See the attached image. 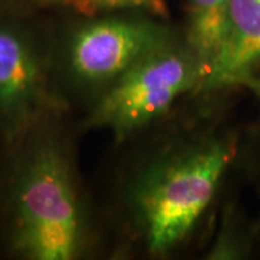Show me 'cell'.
<instances>
[{"instance_id":"obj_3","label":"cell","mask_w":260,"mask_h":260,"mask_svg":"<svg viewBox=\"0 0 260 260\" xmlns=\"http://www.w3.org/2000/svg\"><path fill=\"white\" fill-rule=\"evenodd\" d=\"M198 73L186 54L158 50L115 80L94 107L89 125L106 128L123 139L161 115L197 82Z\"/></svg>"},{"instance_id":"obj_7","label":"cell","mask_w":260,"mask_h":260,"mask_svg":"<svg viewBox=\"0 0 260 260\" xmlns=\"http://www.w3.org/2000/svg\"><path fill=\"white\" fill-rule=\"evenodd\" d=\"M190 6L191 45L201 59L210 63L225 38L230 0H190Z\"/></svg>"},{"instance_id":"obj_1","label":"cell","mask_w":260,"mask_h":260,"mask_svg":"<svg viewBox=\"0 0 260 260\" xmlns=\"http://www.w3.org/2000/svg\"><path fill=\"white\" fill-rule=\"evenodd\" d=\"M15 245L34 260H69L81 245L82 219L70 168L52 145L39 147L16 184Z\"/></svg>"},{"instance_id":"obj_5","label":"cell","mask_w":260,"mask_h":260,"mask_svg":"<svg viewBox=\"0 0 260 260\" xmlns=\"http://www.w3.org/2000/svg\"><path fill=\"white\" fill-rule=\"evenodd\" d=\"M40 96V71L18 32L0 25V113L12 129L27 124Z\"/></svg>"},{"instance_id":"obj_2","label":"cell","mask_w":260,"mask_h":260,"mask_svg":"<svg viewBox=\"0 0 260 260\" xmlns=\"http://www.w3.org/2000/svg\"><path fill=\"white\" fill-rule=\"evenodd\" d=\"M229 153L220 145L183 155L146 175L135 205L151 252H167L184 239L212 200Z\"/></svg>"},{"instance_id":"obj_8","label":"cell","mask_w":260,"mask_h":260,"mask_svg":"<svg viewBox=\"0 0 260 260\" xmlns=\"http://www.w3.org/2000/svg\"><path fill=\"white\" fill-rule=\"evenodd\" d=\"M151 2L152 0H73L74 5L83 12L138 8L147 5Z\"/></svg>"},{"instance_id":"obj_6","label":"cell","mask_w":260,"mask_h":260,"mask_svg":"<svg viewBox=\"0 0 260 260\" xmlns=\"http://www.w3.org/2000/svg\"><path fill=\"white\" fill-rule=\"evenodd\" d=\"M260 59V0H230L225 38L209 63L205 84L219 87L240 80Z\"/></svg>"},{"instance_id":"obj_4","label":"cell","mask_w":260,"mask_h":260,"mask_svg":"<svg viewBox=\"0 0 260 260\" xmlns=\"http://www.w3.org/2000/svg\"><path fill=\"white\" fill-rule=\"evenodd\" d=\"M164 48L157 25L128 18H107L76 31L69 63L79 79L89 83L115 81L149 54Z\"/></svg>"}]
</instances>
